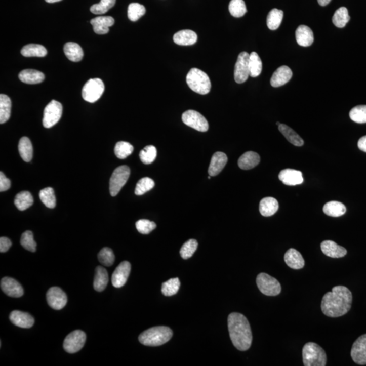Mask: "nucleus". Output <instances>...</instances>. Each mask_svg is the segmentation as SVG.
I'll return each mask as SVG.
<instances>
[{
	"instance_id": "nucleus-44",
	"label": "nucleus",
	"mask_w": 366,
	"mask_h": 366,
	"mask_svg": "<svg viewBox=\"0 0 366 366\" xmlns=\"http://www.w3.org/2000/svg\"><path fill=\"white\" fill-rule=\"evenodd\" d=\"M145 7L139 3H132L128 9V17L131 21L135 22L145 15Z\"/></svg>"
},
{
	"instance_id": "nucleus-20",
	"label": "nucleus",
	"mask_w": 366,
	"mask_h": 366,
	"mask_svg": "<svg viewBox=\"0 0 366 366\" xmlns=\"http://www.w3.org/2000/svg\"><path fill=\"white\" fill-rule=\"evenodd\" d=\"M10 320L16 327L22 329H30L33 327L34 318L29 313L20 311H14L10 315Z\"/></svg>"
},
{
	"instance_id": "nucleus-28",
	"label": "nucleus",
	"mask_w": 366,
	"mask_h": 366,
	"mask_svg": "<svg viewBox=\"0 0 366 366\" xmlns=\"http://www.w3.org/2000/svg\"><path fill=\"white\" fill-rule=\"evenodd\" d=\"M278 209H279V204L275 198H263L260 202L259 211L263 217H271L277 213Z\"/></svg>"
},
{
	"instance_id": "nucleus-19",
	"label": "nucleus",
	"mask_w": 366,
	"mask_h": 366,
	"mask_svg": "<svg viewBox=\"0 0 366 366\" xmlns=\"http://www.w3.org/2000/svg\"><path fill=\"white\" fill-rule=\"evenodd\" d=\"M279 179L284 185L289 186L301 185L304 181L301 172L294 169L283 170L280 172Z\"/></svg>"
},
{
	"instance_id": "nucleus-24",
	"label": "nucleus",
	"mask_w": 366,
	"mask_h": 366,
	"mask_svg": "<svg viewBox=\"0 0 366 366\" xmlns=\"http://www.w3.org/2000/svg\"><path fill=\"white\" fill-rule=\"evenodd\" d=\"M296 39L301 47H310L314 42L313 31L307 26L300 25L296 31Z\"/></svg>"
},
{
	"instance_id": "nucleus-38",
	"label": "nucleus",
	"mask_w": 366,
	"mask_h": 366,
	"mask_svg": "<svg viewBox=\"0 0 366 366\" xmlns=\"http://www.w3.org/2000/svg\"><path fill=\"white\" fill-rule=\"evenodd\" d=\"M283 12L281 10L274 9L269 12L267 16V25L271 30H277L283 20Z\"/></svg>"
},
{
	"instance_id": "nucleus-26",
	"label": "nucleus",
	"mask_w": 366,
	"mask_h": 366,
	"mask_svg": "<svg viewBox=\"0 0 366 366\" xmlns=\"http://www.w3.org/2000/svg\"><path fill=\"white\" fill-rule=\"evenodd\" d=\"M19 79L28 85H37L45 79V74L37 70L25 69L19 74Z\"/></svg>"
},
{
	"instance_id": "nucleus-52",
	"label": "nucleus",
	"mask_w": 366,
	"mask_h": 366,
	"mask_svg": "<svg viewBox=\"0 0 366 366\" xmlns=\"http://www.w3.org/2000/svg\"><path fill=\"white\" fill-rule=\"evenodd\" d=\"M156 227H157L156 224L149 220L141 219L136 223L137 231L141 234H149L153 231Z\"/></svg>"
},
{
	"instance_id": "nucleus-10",
	"label": "nucleus",
	"mask_w": 366,
	"mask_h": 366,
	"mask_svg": "<svg viewBox=\"0 0 366 366\" xmlns=\"http://www.w3.org/2000/svg\"><path fill=\"white\" fill-rule=\"evenodd\" d=\"M185 125L199 132H207L209 129V122L199 112L188 110L182 115Z\"/></svg>"
},
{
	"instance_id": "nucleus-12",
	"label": "nucleus",
	"mask_w": 366,
	"mask_h": 366,
	"mask_svg": "<svg viewBox=\"0 0 366 366\" xmlns=\"http://www.w3.org/2000/svg\"><path fill=\"white\" fill-rule=\"evenodd\" d=\"M249 57L250 55L247 52H242L238 56L234 71V78L238 84L245 83L249 77Z\"/></svg>"
},
{
	"instance_id": "nucleus-40",
	"label": "nucleus",
	"mask_w": 366,
	"mask_h": 366,
	"mask_svg": "<svg viewBox=\"0 0 366 366\" xmlns=\"http://www.w3.org/2000/svg\"><path fill=\"white\" fill-rule=\"evenodd\" d=\"M350 17L347 8L341 7L335 12L333 17V22L336 27H345L349 21Z\"/></svg>"
},
{
	"instance_id": "nucleus-37",
	"label": "nucleus",
	"mask_w": 366,
	"mask_h": 366,
	"mask_svg": "<svg viewBox=\"0 0 366 366\" xmlns=\"http://www.w3.org/2000/svg\"><path fill=\"white\" fill-rule=\"evenodd\" d=\"M250 76L252 77H257L261 75L263 69V63L261 58L255 52H253L249 57Z\"/></svg>"
},
{
	"instance_id": "nucleus-13",
	"label": "nucleus",
	"mask_w": 366,
	"mask_h": 366,
	"mask_svg": "<svg viewBox=\"0 0 366 366\" xmlns=\"http://www.w3.org/2000/svg\"><path fill=\"white\" fill-rule=\"evenodd\" d=\"M50 307L55 310L63 309L67 303V295L59 287H52L47 294Z\"/></svg>"
},
{
	"instance_id": "nucleus-22",
	"label": "nucleus",
	"mask_w": 366,
	"mask_h": 366,
	"mask_svg": "<svg viewBox=\"0 0 366 366\" xmlns=\"http://www.w3.org/2000/svg\"><path fill=\"white\" fill-rule=\"evenodd\" d=\"M115 23V20L111 17H98L91 21L94 31L99 35L107 34L109 31V27H112Z\"/></svg>"
},
{
	"instance_id": "nucleus-11",
	"label": "nucleus",
	"mask_w": 366,
	"mask_h": 366,
	"mask_svg": "<svg viewBox=\"0 0 366 366\" xmlns=\"http://www.w3.org/2000/svg\"><path fill=\"white\" fill-rule=\"evenodd\" d=\"M87 335L85 332L77 330L67 336L64 341L63 347L67 353H75L80 351L86 343Z\"/></svg>"
},
{
	"instance_id": "nucleus-57",
	"label": "nucleus",
	"mask_w": 366,
	"mask_h": 366,
	"mask_svg": "<svg viewBox=\"0 0 366 366\" xmlns=\"http://www.w3.org/2000/svg\"><path fill=\"white\" fill-rule=\"evenodd\" d=\"M45 1L48 3H55L61 1V0H45Z\"/></svg>"
},
{
	"instance_id": "nucleus-1",
	"label": "nucleus",
	"mask_w": 366,
	"mask_h": 366,
	"mask_svg": "<svg viewBox=\"0 0 366 366\" xmlns=\"http://www.w3.org/2000/svg\"><path fill=\"white\" fill-rule=\"evenodd\" d=\"M352 302L353 296L349 289L343 286H338L323 296L321 304V311L328 317H341L350 311Z\"/></svg>"
},
{
	"instance_id": "nucleus-8",
	"label": "nucleus",
	"mask_w": 366,
	"mask_h": 366,
	"mask_svg": "<svg viewBox=\"0 0 366 366\" xmlns=\"http://www.w3.org/2000/svg\"><path fill=\"white\" fill-rule=\"evenodd\" d=\"M131 175V170L127 166H121L114 171L110 179L109 190L111 196L115 197L127 183Z\"/></svg>"
},
{
	"instance_id": "nucleus-36",
	"label": "nucleus",
	"mask_w": 366,
	"mask_h": 366,
	"mask_svg": "<svg viewBox=\"0 0 366 366\" xmlns=\"http://www.w3.org/2000/svg\"><path fill=\"white\" fill-rule=\"evenodd\" d=\"M19 151L22 159L26 162L31 161L33 157V146L29 138L23 137L20 140L19 143Z\"/></svg>"
},
{
	"instance_id": "nucleus-39",
	"label": "nucleus",
	"mask_w": 366,
	"mask_h": 366,
	"mask_svg": "<svg viewBox=\"0 0 366 366\" xmlns=\"http://www.w3.org/2000/svg\"><path fill=\"white\" fill-rule=\"evenodd\" d=\"M181 287L179 278H173L165 282L161 286V293L166 297H171L178 293Z\"/></svg>"
},
{
	"instance_id": "nucleus-4",
	"label": "nucleus",
	"mask_w": 366,
	"mask_h": 366,
	"mask_svg": "<svg viewBox=\"0 0 366 366\" xmlns=\"http://www.w3.org/2000/svg\"><path fill=\"white\" fill-rule=\"evenodd\" d=\"M187 83L190 89L199 95H207L211 89V79L205 72L193 68L187 75Z\"/></svg>"
},
{
	"instance_id": "nucleus-42",
	"label": "nucleus",
	"mask_w": 366,
	"mask_h": 366,
	"mask_svg": "<svg viewBox=\"0 0 366 366\" xmlns=\"http://www.w3.org/2000/svg\"><path fill=\"white\" fill-rule=\"evenodd\" d=\"M229 10L231 15L236 18L242 17L247 13V6L243 0H231Z\"/></svg>"
},
{
	"instance_id": "nucleus-47",
	"label": "nucleus",
	"mask_w": 366,
	"mask_h": 366,
	"mask_svg": "<svg viewBox=\"0 0 366 366\" xmlns=\"http://www.w3.org/2000/svg\"><path fill=\"white\" fill-rule=\"evenodd\" d=\"M198 247L197 241L195 239H191L185 242L180 251V255L183 259H190L195 253Z\"/></svg>"
},
{
	"instance_id": "nucleus-32",
	"label": "nucleus",
	"mask_w": 366,
	"mask_h": 366,
	"mask_svg": "<svg viewBox=\"0 0 366 366\" xmlns=\"http://www.w3.org/2000/svg\"><path fill=\"white\" fill-rule=\"evenodd\" d=\"M280 133L285 137L287 141L297 147H301L304 145L303 139L293 129L287 125L281 124L278 127Z\"/></svg>"
},
{
	"instance_id": "nucleus-33",
	"label": "nucleus",
	"mask_w": 366,
	"mask_h": 366,
	"mask_svg": "<svg viewBox=\"0 0 366 366\" xmlns=\"http://www.w3.org/2000/svg\"><path fill=\"white\" fill-rule=\"evenodd\" d=\"M21 55L25 57H44L47 56L48 52L45 47L35 44L26 45L21 50Z\"/></svg>"
},
{
	"instance_id": "nucleus-45",
	"label": "nucleus",
	"mask_w": 366,
	"mask_h": 366,
	"mask_svg": "<svg viewBox=\"0 0 366 366\" xmlns=\"http://www.w3.org/2000/svg\"><path fill=\"white\" fill-rule=\"evenodd\" d=\"M139 157L143 164L150 165L157 157V149L153 145H148L140 152Z\"/></svg>"
},
{
	"instance_id": "nucleus-9",
	"label": "nucleus",
	"mask_w": 366,
	"mask_h": 366,
	"mask_svg": "<svg viewBox=\"0 0 366 366\" xmlns=\"http://www.w3.org/2000/svg\"><path fill=\"white\" fill-rule=\"evenodd\" d=\"M63 114V106L55 100L50 102L44 111L43 126L46 129L54 127L59 122Z\"/></svg>"
},
{
	"instance_id": "nucleus-27",
	"label": "nucleus",
	"mask_w": 366,
	"mask_h": 366,
	"mask_svg": "<svg viewBox=\"0 0 366 366\" xmlns=\"http://www.w3.org/2000/svg\"><path fill=\"white\" fill-rule=\"evenodd\" d=\"M261 161L259 154L253 151H248L243 154L238 160V166L242 170H251L257 167Z\"/></svg>"
},
{
	"instance_id": "nucleus-18",
	"label": "nucleus",
	"mask_w": 366,
	"mask_h": 366,
	"mask_svg": "<svg viewBox=\"0 0 366 366\" xmlns=\"http://www.w3.org/2000/svg\"><path fill=\"white\" fill-rule=\"evenodd\" d=\"M293 71L287 66L278 68L272 75L271 85L273 87H280L289 83L293 77Z\"/></svg>"
},
{
	"instance_id": "nucleus-41",
	"label": "nucleus",
	"mask_w": 366,
	"mask_h": 366,
	"mask_svg": "<svg viewBox=\"0 0 366 366\" xmlns=\"http://www.w3.org/2000/svg\"><path fill=\"white\" fill-rule=\"evenodd\" d=\"M39 198L44 205L49 209L56 207V197L53 188L47 187L39 192Z\"/></svg>"
},
{
	"instance_id": "nucleus-55",
	"label": "nucleus",
	"mask_w": 366,
	"mask_h": 366,
	"mask_svg": "<svg viewBox=\"0 0 366 366\" xmlns=\"http://www.w3.org/2000/svg\"><path fill=\"white\" fill-rule=\"evenodd\" d=\"M358 147L361 151L365 152L366 153V136L361 137L357 143Z\"/></svg>"
},
{
	"instance_id": "nucleus-2",
	"label": "nucleus",
	"mask_w": 366,
	"mask_h": 366,
	"mask_svg": "<svg viewBox=\"0 0 366 366\" xmlns=\"http://www.w3.org/2000/svg\"><path fill=\"white\" fill-rule=\"evenodd\" d=\"M230 339L236 349L241 351L249 350L253 342L249 320L241 313H232L228 317Z\"/></svg>"
},
{
	"instance_id": "nucleus-14",
	"label": "nucleus",
	"mask_w": 366,
	"mask_h": 366,
	"mask_svg": "<svg viewBox=\"0 0 366 366\" xmlns=\"http://www.w3.org/2000/svg\"><path fill=\"white\" fill-rule=\"evenodd\" d=\"M131 265L129 262L123 261L116 268L112 275V284L115 288H121L127 283L131 273Z\"/></svg>"
},
{
	"instance_id": "nucleus-3",
	"label": "nucleus",
	"mask_w": 366,
	"mask_h": 366,
	"mask_svg": "<svg viewBox=\"0 0 366 366\" xmlns=\"http://www.w3.org/2000/svg\"><path fill=\"white\" fill-rule=\"evenodd\" d=\"M172 330L167 327L151 328L140 335V343L145 346L157 347L168 343L173 337Z\"/></svg>"
},
{
	"instance_id": "nucleus-50",
	"label": "nucleus",
	"mask_w": 366,
	"mask_h": 366,
	"mask_svg": "<svg viewBox=\"0 0 366 366\" xmlns=\"http://www.w3.org/2000/svg\"><path fill=\"white\" fill-rule=\"evenodd\" d=\"M98 259H99L100 263L103 264V265L106 267H110L113 265L114 261H115V255L111 249L104 248L98 255Z\"/></svg>"
},
{
	"instance_id": "nucleus-30",
	"label": "nucleus",
	"mask_w": 366,
	"mask_h": 366,
	"mask_svg": "<svg viewBox=\"0 0 366 366\" xmlns=\"http://www.w3.org/2000/svg\"><path fill=\"white\" fill-rule=\"evenodd\" d=\"M108 282H109V275L107 270L99 266L96 269L94 289L97 292H103L107 287Z\"/></svg>"
},
{
	"instance_id": "nucleus-31",
	"label": "nucleus",
	"mask_w": 366,
	"mask_h": 366,
	"mask_svg": "<svg viewBox=\"0 0 366 366\" xmlns=\"http://www.w3.org/2000/svg\"><path fill=\"white\" fill-rule=\"evenodd\" d=\"M323 213L332 217H339L345 215L347 209L341 202L332 201L324 205Z\"/></svg>"
},
{
	"instance_id": "nucleus-51",
	"label": "nucleus",
	"mask_w": 366,
	"mask_h": 366,
	"mask_svg": "<svg viewBox=\"0 0 366 366\" xmlns=\"http://www.w3.org/2000/svg\"><path fill=\"white\" fill-rule=\"evenodd\" d=\"M21 244L22 247L32 253L36 251L37 243L33 239V234L31 231H27L21 236Z\"/></svg>"
},
{
	"instance_id": "nucleus-17",
	"label": "nucleus",
	"mask_w": 366,
	"mask_h": 366,
	"mask_svg": "<svg viewBox=\"0 0 366 366\" xmlns=\"http://www.w3.org/2000/svg\"><path fill=\"white\" fill-rule=\"evenodd\" d=\"M322 253L327 257L339 259L347 255V251L345 248L338 245L335 241L327 240L321 243Z\"/></svg>"
},
{
	"instance_id": "nucleus-46",
	"label": "nucleus",
	"mask_w": 366,
	"mask_h": 366,
	"mask_svg": "<svg viewBox=\"0 0 366 366\" xmlns=\"http://www.w3.org/2000/svg\"><path fill=\"white\" fill-rule=\"evenodd\" d=\"M116 0H101L91 7V12L95 15H103L115 6Z\"/></svg>"
},
{
	"instance_id": "nucleus-6",
	"label": "nucleus",
	"mask_w": 366,
	"mask_h": 366,
	"mask_svg": "<svg viewBox=\"0 0 366 366\" xmlns=\"http://www.w3.org/2000/svg\"><path fill=\"white\" fill-rule=\"evenodd\" d=\"M257 287L263 295L275 297L281 291V284L275 278L267 273H261L257 277Z\"/></svg>"
},
{
	"instance_id": "nucleus-21",
	"label": "nucleus",
	"mask_w": 366,
	"mask_h": 366,
	"mask_svg": "<svg viewBox=\"0 0 366 366\" xmlns=\"http://www.w3.org/2000/svg\"><path fill=\"white\" fill-rule=\"evenodd\" d=\"M227 156L223 152H217L214 154L209 166V175L215 177L219 175L227 165Z\"/></svg>"
},
{
	"instance_id": "nucleus-56",
	"label": "nucleus",
	"mask_w": 366,
	"mask_h": 366,
	"mask_svg": "<svg viewBox=\"0 0 366 366\" xmlns=\"http://www.w3.org/2000/svg\"><path fill=\"white\" fill-rule=\"evenodd\" d=\"M317 1L320 6L325 7V6L329 5V4L331 3V0H317Z\"/></svg>"
},
{
	"instance_id": "nucleus-34",
	"label": "nucleus",
	"mask_w": 366,
	"mask_h": 366,
	"mask_svg": "<svg viewBox=\"0 0 366 366\" xmlns=\"http://www.w3.org/2000/svg\"><path fill=\"white\" fill-rule=\"evenodd\" d=\"M11 100L7 95H0V124L3 125L10 119L11 113Z\"/></svg>"
},
{
	"instance_id": "nucleus-7",
	"label": "nucleus",
	"mask_w": 366,
	"mask_h": 366,
	"mask_svg": "<svg viewBox=\"0 0 366 366\" xmlns=\"http://www.w3.org/2000/svg\"><path fill=\"white\" fill-rule=\"evenodd\" d=\"M105 91V85L99 78L90 79L83 89V97L85 101L93 103L101 97Z\"/></svg>"
},
{
	"instance_id": "nucleus-54",
	"label": "nucleus",
	"mask_w": 366,
	"mask_h": 366,
	"mask_svg": "<svg viewBox=\"0 0 366 366\" xmlns=\"http://www.w3.org/2000/svg\"><path fill=\"white\" fill-rule=\"evenodd\" d=\"M12 242L9 238L2 237L0 238V252L1 253H6L11 247Z\"/></svg>"
},
{
	"instance_id": "nucleus-53",
	"label": "nucleus",
	"mask_w": 366,
	"mask_h": 366,
	"mask_svg": "<svg viewBox=\"0 0 366 366\" xmlns=\"http://www.w3.org/2000/svg\"><path fill=\"white\" fill-rule=\"evenodd\" d=\"M11 181L6 177L3 172H1L0 173V191H7L11 188Z\"/></svg>"
},
{
	"instance_id": "nucleus-16",
	"label": "nucleus",
	"mask_w": 366,
	"mask_h": 366,
	"mask_svg": "<svg viewBox=\"0 0 366 366\" xmlns=\"http://www.w3.org/2000/svg\"><path fill=\"white\" fill-rule=\"evenodd\" d=\"M1 289L11 297L19 298L24 295V290L21 284L11 277H6L1 280Z\"/></svg>"
},
{
	"instance_id": "nucleus-35",
	"label": "nucleus",
	"mask_w": 366,
	"mask_h": 366,
	"mask_svg": "<svg viewBox=\"0 0 366 366\" xmlns=\"http://www.w3.org/2000/svg\"><path fill=\"white\" fill-rule=\"evenodd\" d=\"M33 204V197L28 191H22L16 195L15 205L19 211H25Z\"/></svg>"
},
{
	"instance_id": "nucleus-25",
	"label": "nucleus",
	"mask_w": 366,
	"mask_h": 366,
	"mask_svg": "<svg viewBox=\"0 0 366 366\" xmlns=\"http://www.w3.org/2000/svg\"><path fill=\"white\" fill-rule=\"evenodd\" d=\"M173 40L178 45L191 46L197 42V35L191 30H181L174 35Z\"/></svg>"
},
{
	"instance_id": "nucleus-23",
	"label": "nucleus",
	"mask_w": 366,
	"mask_h": 366,
	"mask_svg": "<svg viewBox=\"0 0 366 366\" xmlns=\"http://www.w3.org/2000/svg\"><path fill=\"white\" fill-rule=\"evenodd\" d=\"M284 261L291 269L299 270L303 269L305 266V260L303 256L297 250L289 249L284 255Z\"/></svg>"
},
{
	"instance_id": "nucleus-49",
	"label": "nucleus",
	"mask_w": 366,
	"mask_h": 366,
	"mask_svg": "<svg viewBox=\"0 0 366 366\" xmlns=\"http://www.w3.org/2000/svg\"><path fill=\"white\" fill-rule=\"evenodd\" d=\"M155 186V182L149 177L143 178L138 182L135 193L137 195H142L151 190Z\"/></svg>"
},
{
	"instance_id": "nucleus-48",
	"label": "nucleus",
	"mask_w": 366,
	"mask_h": 366,
	"mask_svg": "<svg viewBox=\"0 0 366 366\" xmlns=\"http://www.w3.org/2000/svg\"><path fill=\"white\" fill-rule=\"evenodd\" d=\"M349 116L356 123H366V105L356 106L350 111Z\"/></svg>"
},
{
	"instance_id": "nucleus-29",
	"label": "nucleus",
	"mask_w": 366,
	"mask_h": 366,
	"mask_svg": "<svg viewBox=\"0 0 366 366\" xmlns=\"http://www.w3.org/2000/svg\"><path fill=\"white\" fill-rule=\"evenodd\" d=\"M64 53L68 59L73 62L82 61L84 57L83 49L78 44L67 43L64 47Z\"/></svg>"
},
{
	"instance_id": "nucleus-58",
	"label": "nucleus",
	"mask_w": 366,
	"mask_h": 366,
	"mask_svg": "<svg viewBox=\"0 0 366 366\" xmlns=\"http://www.w3.org/2000/svg\"><path fill=\"white\" fill-rule=\"evenodd\" d=\"M276 125H277L278 126V127H279V126L280 125H281V124H280L279 122L278 121V122H277V123H276Z\"/></svg>"
},
{
	"instance_id": "nucleus-5",
	"label": "nucleus",
	"mask_w": 366,
	"mask_h": 366,
	"mask_svg": "<svg viewBox=\"0 0 366 366\" xmlns=\"http://www.w3.org/2000/svg\"><path fill=\"white\" fill-rule=\"evenodd\" d=\"M303 360L305 366L327 365V356L324 350L315 343L305 344L303 349Z\"/></svg>"
},
{
	"instance_id": "nucleus-15",
	"label": "nucleus",
	"mask_w": 366,
	"mask_h": 366,
	"mask_svg": "<svg viewBox=\"0 0 366 366\" xmlns=\"http://www.w3.org/2000/svg\"><path fill=\"white\" fill-rule=\"evenodd\" d=\"M351 355L355 363L366 365V334L356 340L352 346Z\"/></svg>"
},
{
	"instance_id": "nucleus-43",
	"label": "nucleus",
	"mask_w": 366,
	"mask_h": 366,
	"mask_svg": "<svg viewBox=\"0 0 366 366\" xmlns=\"http://www.w3.org/2000/svg\"><path fill=\"white\" fill-rule=\"evenodd\" d=\"M133 146L128 142L120 141L116 144L115 154L119 159H126L133 153Z\"/></svg>"
}]
</instances>
